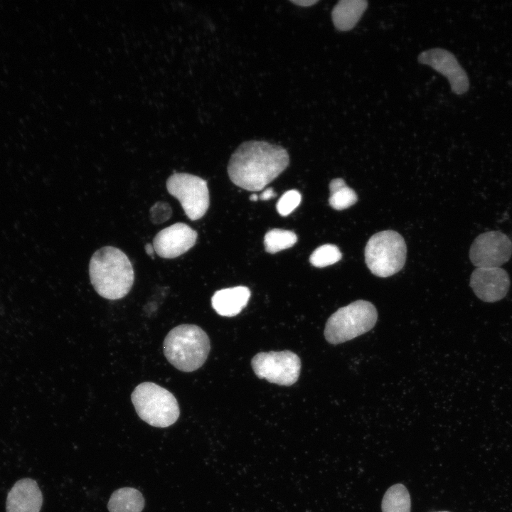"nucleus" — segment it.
<instances>
[{
    "label": "nucleus",
    "instance_id": "9b49d317",
    "mask_svg": "<svg viewBox=\"0 0 512 512\" xmlns=\"http://www.w3.org/2000/svg\"><path fill=\"white\" fill-rule=\"evenodd\" d=\"M197 236V232L188 225L176 223L155 235L153 247L159 257L175 258L190 250L195 245Z\"/></svg>",
    "mask_w": 512,
    "mask_h": 512
},
{
    "label": "nucleus",
    "instance_id": "6e6552de",
    "mask_svg": "<svg viewBox=\"0 0 512 512\" xmlns=\"http://www.w3.org/2000/svg\"><path fill=\"white\" fill-rule=\"evenodd\" d=\"M256 375L272 383L289 386L298 380L301 361L290 351L260 352L251 361Z\"/></svg>",
    "mask_w": 512,
    "mask_h": 512
},
{
    "label": "nucleus",
    "instance_id": "a211bd4d",
    "mask_svg": "<svg viewBox=\"0 0 512 512\" xmlns=\"http://www.w3.org/2000/svg\"><path fill=\"white\" fill-rule=\"evenodd\" d=\"M329 202L335 210L346 209L358 201L356 192L346 184L343 178H336L331 180L329 183Z\"/></svg>",
    "mask_w": 512,
    "mask_h": 512
},
{
    "label": "nucleus",
    "instance_id": "f8f14e48",
    "mask_svg": "<svg viewBox=\"0 0 512 512\" xmlns=\"http://www.w3.org/2000/svg\"><path fill=\"white\" fill-rule=\"evenodd\" d=\"M511 284L507 272L501 267H476L470 277V287L476 296L485 302L502 299Z\"/></svg>",
    "mask_w": 512,
    "mask_h": 512
},
{
    "label": "nucleus",
    "instance_id": "f257e3e1",
    "mask_svg": "<svg viewBox=\"0 0 512 512\" xmlns=\"http://www.w3.org/2000/svg\"><path fill=\"white\" fill-rule=\"evenodd\" d=\"M289 163V154L282 146L250 140L242 142L233 153L228 174L236 186L258 191L284 171Z\"/></svg>",
    "mask_w": 512,
    "mask_h": 512
},
{
    "label": "nucleus",
    "instance_id": "4468645a",
    "mask_svg": "<svg viewBox=\"0 0 512 512\" xmlns=\"http://www.w3.org/2000/svg\"><path fill=\"white\" fill-rule=\"evenodd\" d=\"M250 297V289L244 286L220 289L215 292L211 304L215 311L223 316H234L247 305Z\"/></svg>",
    "mask_w": 512,
    "mask_h": 512
},
{
    "label": "nucleus",
    "instance_id": "f03ea898",
    "mask_svg": "<svg viewBox=\"0 0 512 512\" xmlns=\"http://www.w3.org/2000/svg\"><path fill=\"white\" fill-rule=\"evenodd\" d=\"M89 274L97 293L110 300L125 297L134 280V270L128 257L112 246L101 247L92 255Z\"/></svg>",
    "mask_w": 512,
    "mask_h": 512
},
{
    "label": "nucleus",
    "instance_id": "393cba45",
    "mask_svg": "<svg viewBox=\"0 0 512 512\" xmlns=\"http://www.w3.org/2000/svg\"><path fill=\"white\" fill-rule=\"evenodd\" d=\"M250 199L252 201H256L258 199V196L256 194H252L250 196Z\"/></svg>",
    "mask_w": 512,
    "mask_h": 512
},
{
    "label": "nucleus",
    "instance_id": "5701e85b",
    "mask_svg": "<svg viewBox=\"0 0 512 512\" xmlns=\"http://www.w3.org/2000/svg\"><path fill=\"white\" fill-rule=\"evenodd\" d=\"M276 196V193L272 188L265 190L260 195V198L263 201L269 200Z\"/></svg>",
    "mask_w": 512,
    "mask_h": 512
},
{
    "label": "nucleus",
    "instance_id": "a878e982",
    "mask_svg": "<svg viewBox=\"0 0 512 512\" xmlns=\"http://www.w3.org/2000/svg\"><path fill=\"white\" fill-rule=\"evenodd\" d=\"M439 512H448V511H439Z\"/></svg>",
    "mask_w": 512,
    "mask_h": 512
},
{
    "label": "nucleus",
    "instance_id": "0eeeda50",
    "mask_svg": "<svg viewBox=\"0 0 512 512\" xmlns=\"http://www.w3.org/2000/svg\"><path fill=\"white\" fill-rule=\"evenodd\" d=\"M168 192L176 198L191 220L201 218L209 204L207 182L203 178L187 173H175L166 181Z\"/></svg>",
    "mask_w": 512,
    "mask_h": 512
},
{
    "label": "nucleus",
    "instance_id": "1a4fd4ad",
    "mask_svg": "<svg viewBox=\"0 0 512 512\" xmlns=\"http://www.w3.org/2000/svg\"><path fill=\"white\" fill-rule=\"evenodd\" d=\"M512 255V242L500 230L479 235L469 249V259L477 267H499Z\"/></svg>",
    "mask_w": 512,
    "mask_h": 512
},
{
    "label": "nucleus",
    "instance_id": "f3484780",
    "mask_svg": "<svg viewBox=\"0 0 512 512\" xmlns=\"http://www.w3.org/2000/svg\"><path fill=\"white\" fill-rule=\"evenodd\" d=\"M383 512H410V497L406 487L401 484L390 486L382 501Z\"/></svg>",
    "mask_w": 512,
    "mask_h": 512
},
{
    "label": "nucleus",
    "instance_id": "aec40b11",
    "mask_svg": "<svg viewBox=\"0 0 512 512\" xmlns=\"http://www.w3.org/2000/svg\"><path fill=\"white\" fill-rule=\"evenodd\" d=\"M338 247L332 244H325L317 247L309 257L310 263L316 267L331 265L341 259Z\"/></svg>",
    "mask_w": 512,
    "mask_h": 512
},
{
    "label": "nucleus",
    "instance_id": "4be33fe9",
    "mask_svg": "<svg viewBox=\"0 0 512 512\" xmlns=\"http://www.w3.org/2000/svg\"><path fill=\"white\" fill-rule=\"evenodd\" d=\"M318 1V0H291L292 3L303 7L311 6Z\"/></svg>",
    "mask_w": 512,
    "mask_h": 512
},
{
    "label": "nucleus",
    "instance_id": "39448f33",
    "mask_svg": "<svg viewBox=\"0 0 512 512\" xmlns=\"http://www.w3.org/2000/svg\"><path fill=\"white\" fill-rule=\"evenodd\" d=\"M377 318V310L372 303L355 301L339 308L329 318L324 336L331 344L343 343L370 331Z\"/></svg>",
    "mask_w": 512,
    "mask_h": 512
},
{
    "label": "nucleus",
    "instance_id": "dca6fc26",
    "mask_svg": "<svg viewBox=\"0 0 512 512\" xmlns=\"http://www.w3.org/2000/svg\"><path fill=\"white\" fill-rule=\"evenodd\" d=\"M144 506L142 494L139 490L131 487L114 491L107 504L110 512H142Z\"/></svg>",
    "mask_w": 512,
    "mask_h": 512
},
{
    "label": "nucleus",
    "instance_id": "7ed1b4c3",
    "mask_svg": "<svg viewBox=\"0 0 512 512\" xmlns=\"http://www.w3.org/2000/svg\"><path fill=\"white\" fill-rule=\"evenodd\" d=\"M164 353L168 361L183 372H192L205 363L210 352L206 333L194 324H181L164 338Z\"/></svg>",
    "mask_w": 512,
    "mask_h": 512
},
{
    "label": "nucleus",
    "instance_id": "412c9836",
    "mask_svg": "<svg viewBox=\"0 0 512 512\" xmlns=\"http://www.w3.org/2000/svg\"><path fill=\"white\" fill-rule=\"evenodd\" d=\"M301 194L297 190H289L285 192L279 199L276 208L282 216L290 214L300 203Z\"/></svg>",
    "mask_w": 512,
    "mask_h": 512
},
{
    "label": "nucleus",
    "instance_id": "423d86ee",
    "mask_svg": "<svg viewBox=\"0 0 512 512\" xmlns=\"http://www.w3.org/2000/svg\"><path fill=\"white\" fill-rule=\"evenodd\" d=\"M407 247L402 235L388 230L372 235L365 247V261L375 276L387 277L399 272L405 265Z\"/></svg>",
    "mask_w": 512,
    "mask_h": 512
},
{
    "label": "nucleus",
    "instance_id": "2eb2a0df",
    "mask_svg": "<svg viewBox=\"0 0 512 512\" xmlns=\"http://www.w3.org/2000/svg\"><path fill=\"white\" fill-rule=\"evenodd\" d=\"M368 7L366 0H341L333 8L331 18L335 28L340 31L354 28Z\"/></svg>",
    "mask_w": 512,
    "mask_h": 512
},
{
    "label": "nucleus",
    "instance_id": "ddd939ff",
    "mask_svg": "<svg viewBox=\"0 0 512 512\" xmlns=\"http://www.w3.org/2000/svg\"><path fill=\"white\" fill-rule=\"evenodd\" d=\"M42 493L36 481L30 478L18 480L8 493L6 512H40Z\"/></svg>",
    "mask_w": 512,
    "mask_h": 512
},
{
    "label": "nucleus",
    "instance_id": "20e7f679",
    "mask_svg": "<svg viewBox=\"0 0 512 512\" xmlns=\"http://www.w3.org/2000/svg\"><path fill=\"white\" fill-rule=\"evenodd\" d=\"M131 399L139 417L151 426L166 427L179 417V406L174 395L156 383H140L133 390Z\"/></svg>",
    "mask_w": 512,
    "mask_h": 512
},
{
    "label": "nucleus",
    "instance_id": "b1692460",
    "mask_svg": "<svg viewBox=\"0 0 512 512\" xmlns=\"http://www.w3.org/2000/svg\"><path fill=\"white\" fill-rule=\"evenodd\" d=\"M145 250H146V253H147L149 255L153 256V254H154V249L153 245L146 244V245H145Z\"/></svg>",
    "mask_w": 512,
    "mask_h": 512
},
{
    "label": "nucleus",
    "instance_id": "6ab92c4d",
    "mask_svg": "<svg viewBox=\"0 0 512 512\" xmlns=\"http://www.w3.org/2000/svg\"><path fill=\"white\" fill-rule=\"evenodd\" d=\"M297 241V237L294 232L274 228L265 234L264 245L267 252L274 254L292 247Z\"/></svg>",
    "mask_w": 512,
    "mask_h": 512
},
{
    "label": "nucleus",
    "instance_id": "9d476101",
    "mask_svg": "<svg viewBox=\"0 0 512 512\" xmlns=\"http://www.w3.org/2000/svg\"><path fill=\"white\" fill-rule=\"evenodd\" d=\"M417 60L445 76L454 93L462 95L468 91L469 81L466 73L450 51L439 48H431L420 53Z\"/></svg>",
    "mask_w": 512,
    "mask_h": 512
}]
</instances>
